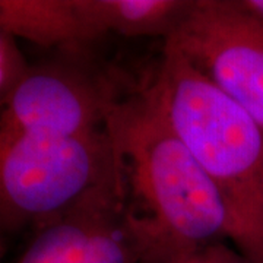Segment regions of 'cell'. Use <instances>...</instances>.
Here are the masks:
<instances>
[{
	"mask_svg": "<svg viewBox=\"0 0 263 263\" xmlns=\"http://www.w3.org/2000/svg\"><path fill=\"white\" fill-rule=\"evenodd\" d=\"M141 263H173L228 240L226 209L149 86L123 97L107 123Z\"/></svg>",
	"mask_w": 263,
	"mask_h": 263,
	"instance_id": "cell-1",
	"label": "cell"
},
{
	"mask_svg": "<svg viewBox=\"0 0 263 263\" xmlns=\"http://www.w3.org/2000/svg\"><path fill=\"white\" fill-rule=\"evenodd\" d=\"M148 86L214 184L226 209L228 240L250 263H263V130L167 46Z\"/></svg>",
	"mask_w": 263,
	"mask_h": 263,
	"instance_id": "cell-2",
	"label": "cell"
},
{
	"mask_svg": "<svg viewBox=\"0 0 263 263\" xmlns=\"http://www.w3.org/2000/svg\"><path fill=\"white\" fill-rule=\"evenodd\" d=\"M116 170L107 129L57 139L0 126V235L46 226Z\"/></svg>",
	"mask_w": 263,
	"mask_h": 263,
	"instance_id": "cell-3",
	"label": "cell"
},
{
	"mask_svg": "<svg viewBox=\"0 0 263 263\" xmlns=\"http://www.w3.org/2000/svg\"><path fill=\"white\" fill-rule=\"evenodd\" d=\"M122 98L86 50H57L28 66L0 108V126L57 139L92 136L107 129Z\"/></svg>",
	"mask_w": 263,
	"mask_h": 263,
	"instance_id": "cell-4",
	"label": "cell"
},
{
	"mask_svg": "<svg viewBox=\"0 0 263 263\" xmlns=\"http://www.w3.org/2000/svg\"><path fill=\"white\" fill-rule=\"evenodd\" d=\"M263 130V19L238 0H193L165 40Z\"/></svg>",
	"mask_w": 263,
	"mask_h": 263,
	"instance_id": "cell-5",
	"label": "cell"
},
{
	"mask_svg": "<svg viewBox=\"0 0 263 263\" xmlns=\"http://www.w3.org/2000/svg\"><path fill=\"white\" fill-rule=\"evenodd\" d=\"M117 164V162H116ZM119 170L73 206L35 230L15 263H141Z\"/></svg>",
	"mask_w": 263,
	"mask_h": 263,
	"instance_id": "cell-6",
	"label": "cell"
},
{
	"mask_svg": "<svg viewBox=\"0 0 263 263\" xmlns=\"http://www.w3.org/2000/svg\"><path fill=\"white\" fill-rule=\"evenodd\" d=\"M0 29L47 50H88L101 38L84 0H0Z\"/></svg>",
	"mask_w": 263,
	"mask_h": 263,
	"instance_id": "cell-7",
	"label": "cell"
},
{
	"mask_svg": "<svg viewBox=\"0 0 263 263\" xmlns=\"http://www.w3.org/2000/svg\"><path fill=\"white\" fill-rule=\"evenodd\" d=\"M193 0H84V8L100 38L164 37L176 31Z\"/></svg>",
	"mask_w": 263,
	"mask_h": 263,
	"instance_id": "cell-8",
	"label": "cell"
},
{
	"mask_svg": "<svg viewBox=\"0 0 263 263\" xmlns=\"http://www.w3.org/2000/svg\"><path fill=\"white\" fill-rule=\"evenodd\" d=\"M28 66L16 38L0 29V108L19 84Z\"/></svg>",
	"mask_w": 263,
	"mask_h": 263,
	"instance_id": "cell-9",
	"label": "cell"
},
{
	"mask_svg": "<svg viewBox=\"0 0 263 263\" xmlns=\"http://www.w3.org/2000/svg\"><path fill=\"white\" fill-rule=\"evenodd\" d=\"M173 263H250L234 246L215 241L181 256Z\"/></svg>",
	"mask_w": 263,
	"mask_h": 263,
	"instance_id": "cell-10",
	"label": "cell"
},
{
	"mask_svg": "<svg viewBox=\"0 0 263 263\" xmlns=\"http://www.w3.org/2000/svg\"><path fill=\"white\" fill-rule=\"evenodd\" d=\"M238 2L245 9L263 19V0H238Z\"/></svg>",
	"mask_w": 263,
	"mask_h": 263,
	"instance_id": "cell-11",
	"label": "cell"
},
{
	"mask_svg": "<svg viewBox=\"0 0 263 263\" xmlns=\"http://www.w3.org/2000/svg\"><path fill=\"white\" fill-rule=\"evenodd\" d=\"M3 256H5V246L2 241V235H0V263H3Z\"/></svg>",
	"mask_w": 263,
	"mask_h": 263,
	"instance_id": "cell-12",
	"label": "cell"
}]
</instances>
